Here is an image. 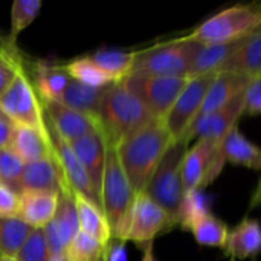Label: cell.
<instances>
[{"mask_svg":"<svg viewBox=\"0 0 261 261\" xmlns=\"http://www.w3.org/2000/svg\"><path fill=\"white\" fill-rule=\"evenodd\" d=\"M216 73H208L196 78H190L180 95L177 96L176 102L162 119L167 130L173 136L174 141L180 139L194 119L199 116L202 104L205 101L206 92L214 80Z\"/></svg>","mask_w":261,"mask_h":261,"instance_id":"11","label":"cell"},{"mask_svg":"<svg viewBox=\"0 0 261 261\" xmlns=\"http://www.w3.org/2000/svg\"><path fill=\"white\" fill-rule=\"evenodd\" d=\"M188 145L190 144L185 139H177L168 147L144 191L170 216L174 228L177 226L179 206L185 194L182 184V164Z\"/></svg>","mask_w":261,"mask_h":261,"instance_id":"6","label":"cell"},{"mask_svg":"<svg viewBox=\"0 0 261 261\" xmlns=\"http://www.w3.org/2000/svg\"><path fill=\"white\" fill-rule=\"evenodd\" d=\"M156 119L122 83L107 86L98 115L106 144L118 147L121 141Z\"/></svg>","mask_w":261,"mask_h":261,"instance_id":"2","label":"cell"},{"mask_svg":"<svg viewBox=\"0 0 261 261\" xmlns=\"http://www.w3.org/2000/svg\"><path fill=\"white\" fill-rule=\"evenodd\" d=\"M136 194L119 162L116 147L107 144L101 185V206L110 225L112 239H121Z\"/></svg>","mask_w":261,"mask_h":261,"instance_id":"4","label":"cell"},{"mask_svg":"<svg viewBox=\"0 0 261 261\" xmlns=\"http://www.w3.org/2000/svg\"><path fill=\"white\" fill-rule=\"evenodd\" d=\"M11 150L24 164L46 159L54 154L49 135H43L41 132L24 125H14Z\"/></svg>","mask_w":261,"mask_h":261,"instance_id":"23","label":"cell"},{"mask_svg":"<svg viewBox=\"0 0 261 261\" xmlns=\"http://www.w3.org/2000/svg\"><path fill=\"white\" fill-rule=\"evenodd\" d=\"M14 125L9 119H0V148H11Z\"/></svg>","mask_w":261,"mask_h":261,"instance_id":"41","label":"cell"},{"mask_svg":"<svg viewBox=\"0 0 261 261\" xmlns=\"http://www.w3.org/2000/svg\"><path fill=\"white\" fill-rule=\"evenodd\" d=\"M248 116H261V76L252 78L245 90V113Z\"/></svg>","mask_w":261,"mask_h":261,"instance_id":"38","label":"cell"},{"mask_svg":"<svg viewBox=\"0 0 261 261\" xmlns=\"http://www.w3.org/2000/svg\"><path fill=\"white\" fill-rule=\"evenodd\" d=\"M225 255L231 261H243L261 254V223L254 219H243L229 229L223 246Z\"/></svg>","mask_w":261,"mask_h":261,"instance_id":"18","label":"cell"},{"mask_svg":"<svg viewBox=\"0 0 261 261\" xmlns=\"http://www.w3.org/2000/svg\"><path fill=\"white\" fill-rule=\"evenodd\" d=\"M63 69L72 80L81 84H86L89 87L101 89V87H107L113 84V80L107 76L89 57L75 58L69 61L67 64H63Z\"/></svg>","mask_w":261,"mask_h":261,"instance_id":"31","label":"cell"},{"mask_svg":"<svg viewBox=\"0 0 261 261\" xmlns=\"http://www.w3.org/2000/svg\"><path fill=\"white\" fill-rule=\"evenodd\" d=\"M127 242L112 239L106 248V261H127L128 252H127Z\"/></svg>","mask_w":261,"mask_h":261,"instance_id":"40","label":"cell"},{"mask_svg":"<svg viewBox=\"0 0 261 261\" xmlns=\"http://www.w3.org/2000/svg\"><path fill=\"white\" fill-rule=\"evenodd\" d=\"M18 210L20 196L6 185L0 184V219L18 217Z\"/></svg>","mask_w":261,"mask_h":261,"instance_id":"39","label":"cell"},{"mask_svg":"<svg viewBox=\"0 0 261 261\" xmlns=\"http://www.w3.org/2000/svg\"><path fill=\"white\" fill-rule=\"evenodd\" d=\"M23 168L24 162L11 148H0V184L6 185L18 196L21 193Z\"/></svg>","mask_w":261,"mask_h":261,"instance_id":"35","label":"cell"},{"mask_svg":"<svg viewBox=\"0 0 261 261\" xmlns=\"http://www.w3.org/2000/svg\"><path fill=\"white\" fill-rule=\"evenodd\" d=\"M223 141L197 139L188 150L182 164V184L184 190H199L213 184L226 164L223 156Z\"/></svg>","mask_w":261,"mask_h":261,"instance_id":"9","label":"cell"},{"mask_svg":"<svg viewBox=\"0 0 261 261\" xmlns=\"http://www.w3.org/2000/svg\"><path fill=\"white\" fill-rule=\"evenodd\" d=\"M41 0H15L11 6V29L8 41L15 44V40L21 31H24L38 15L41 9Z\"/></svg>","mask_w":261,"mask_h":261,"instance_id":"33","label":"cell"},{"mask_svg":"<svg viewBox=\"0 0 261 261\" xmlns=\"http://www.w3.org/2000/svg\"><path fill=\"white\" fill-rule=\"evenodd\" d=\"M211 202L213 199L202 188L187 191L179 206L177 226L184 231H191L196 223L211 214Z\"/></svg>","mask_w":261,"mask_h":261,"instance_id":"29","label":"cell"},{"mask_svg":"<svg viewBox=\"0 0 261 261\" xmlns=\"http://www.w3.org/2000/svg\"><path fill=\"white\" fill-rule=\"evenodd\" d=\"M0 261H18L14 257H6V255H0Z\"/></svg>","mask_w":261,"mask_h":261,"instance_id":"46","label":"cell"},{"mask_svg":"<svg viewBox=\"0 0 261 261\" xmlns=\"http://www.w3.org/2000/svg\"><path fill=\"white\" fill-rule=\"evenodd\" d=\"M24 60L18 54L15 44H8L0 52V96L8 90L17 72L23 67Z\"/></svg>","mask_w":261,"mask_h":261,"instance_id":"36","label":"cell"},{"mask_svg":"<svg viewBox=\"0 0 261 261\" xmlns=\"http://www.w3.org/2000/svg\"><path fill=\"white\" fill-rule=\"evenodd\" d=\"M121 83L148 109L156 119H164L187 86L188 78L130 73Z\"/></svg>","mask_w":261,"mask_h":261,"instance_id":"8","label":"cell"},{"mask_svg":"<svg viewBox=\"0 0 261 261\" xmlns=\"http://www.w3.org/2000/svg\"><path fill=\"white\" fill-rule=\"evenodd\" d=\"M73 200L78 213L80 232H84L107 246L109 242L112 240V229L102 210L76 193H73Z\"/></svg>","mask_w":261,"mask_h":261,"instance_id":"25","label":"cell"},{"mask_svg":"<svg viewBox=\"0 0 261 261\" xmlns=\"http://www.w3.org/2000/svg\"><path fill=\"white\" fill-rule=\"evenodd\" d=\"M199 43L185 37L136 50L132 73L188 78Z\"/></svg>","mask_w":261,"mask_h":261,"instance_id":"5","label":"cell"},{"mask_svg":"<svg viewBox=\"0 0 261 261\" xmlns=\"http://www.w3.org/2000/svg\"><path fill=\"white\" fill-rule=\"evenodd\" d=\"M47 261H69V257H67V252H63V254L50 257Z\"/></svg>","mask_w":261,"mask_h":261,"instance_id":"44","label":"cell"},{"mask_svg":"<svg viewBox=\"0 0 261 261\" xmlns=\"http://www.w3.org/2000/svg\"><path fill=\"white\" fill-rule=\"evenodd\" d=\"M107 87H89L86 84H81L75 80H69V84L61 96V99L58 102H61L63 106L84 113L90 118L98 119L99 115V107H101V101L104 96Z\"/></svg>","mask_w":261,"mask_h":261,"instance_id":"26","label":"cell"},{"mask_svg":"<svg viewBox=\"0 0 261 261\" xmlns=\"http://www.w3.org/2000/svg\"><path fill=\"white\" fill-rule=\"evenodd\" d=\"M243 113H245V92L237 95L231 102H228L222 109L208 115L197 116L180 139H185L188 144L193 139L223 141L225 136L234 127H237V122Z\"/></svg>","mask_w":261,"mask_h":261,"instance_id":"13","label":"cell"},{"mask_svg":"<svg viewBox=\"0 0 261 261\" xmlns=\"http://www.w3.org/2000/svg\"><path fill=\"white\" fill-rule=\"evenodd\" d=\"M0 223H2V219H0Z\"/></svg>","mask_w":261,"mask_h":261,"instance_id":"48","label":"cell"},{"mask_svg":"<svg viewBox=\"0 0 261 261\" xmlns=\"http://www.w3.org/2000/svg\"><path fill=\"white\" fill-rule=\"evenodd\" d=\"M106 245L84 232H78L66 252L69 261H106Z\"/></svg>","mask_w":261,"mask_h":261,"instance_id":"34","label":"cell"},{"mask_svg":"<svg viewBox=\"0 0 261 261\" xmlns=\"http://www.w3.org/2000/svg\"><path fill=\"white\" fill-rule=\"evenodd\" d=\"M249 83H251V78L248 76L231 73V72H217L206 92L199 116L208 115L222 109L223 106L231 102L237 95L245 92Z\"/></svg>","mask_w":261,"mask_h":261,"instance_id":"21","label":"cell"},{"mask_svg":"<svg viewBox=\"0 0 261 261\" xmlns=\"http://www.w3.org/2000/svg\"><path fill=\"white\" fill-rule=\"evenodd\" d=\"M46 127H47V135H49L54 158H55L67 185L70 187V190L73 193L81 194L83 197L89 199L90 202H93L95 205H98L102 210L101 199L96 196L86 170L83 168L81 162L78 161V158L72 151L70 145L57 133V130L54 128V125L50 124V121L47 118H46Z\"/></svg>","mask_w":261,"mask_h":261,"instance_id":"12","label":"cell"},{"mask_svg":"<svg viewBox=\"0 0 261 261\" xmlns=\"http://www.w3.org/2000/svg\"><path fill=\"white\" fill-rule=\"evenodd\" d=\"M69 190L70 187L67 185L54 154L46 159L24 164L23 174H21V193L23 191H52V193L60 194Z\"/></svg>","mask_w":261,"mask_h":261,"instance_id":"17","label":"cell"},{"mask_svg":"<svg viewBox=\"0 0 261 261\" xmlns=\"http://www.w3.org/2000/svg\"><path fill=\"white\" fill-rule=\"evenodd\" d=\"M44 116L50 121L57 133L69 144L75 139H80L92 132L101 130L98 119L90 118L84 113L75 112L58 101L41 102Z\"/></svg>","mask_w":261,"mask_h":261,"instance_id":"15","label":"cell"},{"mask_svg":"<svg viewBox=\"0 0 261 261\" xmlns=\"http://www.w3.org/2000/svg\"><path fill=\"white\" fill-rule=\"evenodd\" d=\"M136 50H119V49H99L92 55H87L113 83H121L132 73Z\"/></svg>","mask_w":261,"mask_h":261,"instance_id":"28","label":"cell"},{"mask_svg":"<svg viewBox=\"0 0 261 261\" xmlns=\"http://www.w3.org/2000/svg\"><path fill=\"white\" fill-rule=\"evenodd\" d=\"M0 119H9L6 115H5V112H3V109H2V106H0ZM11 121V119H9Z\"/></svg>","mask_w":261,"mask_h":261,"instance_id":"47","label":"cell"},{"mask_svg":"<svg viewBox=\"0 0 261 261\" xmlns=\"http://www.w3.org/2000/svg\"><path fill=\"white\" fill-rule=\"evenodd\" d=\"M0 106L5 115L15 125L31 127L41 132L43 135H47L43 106L24 69V63L23 67L17 72L8 90L0 96Z\"/></svg>","mask_w":261,"mask_h":261,"instance_id":"7","label":"cell"},{"mask_svg":"<svg viewBox=\"0 0 261 261\" xmlns=\"http://www.w3.org/2000/svg\"><path fill=\"white\" fill-rule=\"evenodd\" d=\"M18 261H47L50 258L44 229L43 228H34L29 234L28 240L15 255Z\"/></svg>","mask_w":261,"mask_h":261,"instance_id":"37","label":"cell"},{"mask_svg":"<svg viewBox=\"0 0 261 261\" xmlns=\"http://www.w3.org/2000/svg\"><path fill=\"white\" fill-rule=\"evenodd\" d=\"M173 142L174 139L164 121L153 119L118 144V158L135 194L145 191L165 151Z\"/></svg>","mask_w":261,"mask_h":261,"instance_id":"1","label":"cell"},{"mask_svg":"<svg viewBox=\"0 0 261 261\" xmlns=\"http://www.w3.org/2000/svg\"><path fill=\"white\" fill-rule=\"evenodd\" d=\"M249 210L254 211V210H261V177L258 180V185L255 188V191L252 193V197H251V202H249Z\"/></svg>","mask_w":261,"mask_h":261,"instance_id":"42","label":"cell"},{"mask_svg":"<svg viewBox=\"0 0 261 261\" xmlns=\"http://www.w3.org/2000/svg\"><path fill=\"white\" fill-rule=\"evenodd\" d=\"M173 228L174 225L170 216L145 193H141L135 197L119 240L135 242L139 248H144L145 245L153 243L159 234L168 232Z\"/></svg>","mask_w":261,"mask_h":261,"instance_id":"10","label":"cell"},{"mask_svg":"<svg viewBox=\"0 0 261 261\" xmlns=\"http://www.w3.org/2000/svg\"><path fill=\"white\" fill-rule=\"evenodd\" d=\"M60 194L52 191H23L18 219L32 228H44L55 216Z\"/></svg>","mask_w":261,"mask_h":261,"instance_id":"20","label":"cell"},{"mask_svg":"<svg viewBox=\"0 0 261 261\" xmlns=\"http://www.w3.org/2000/svg\"><path fill=\"white\" fill-rule=\"evenodd\" d=\"M50 257L66 252L67 246L80 232L78 213L73 200V191L60 193L58 208L54 219L43 228Z\"/></svg>","mask_w":261,"mask_h":261,"instance_id":"14","label":"cell"},{"mask_svg":"<svg viewBox=\"0 0 261 261\" xmlns=\"http://www.w3.org/2000/svg\"><path fill=\"white\" fill-rule=\"evenodd\" d=\"M29 72L34 75L31 83L41 102L61 99L70 80V76L63 69V64H52L40 60L32 63Z\"/></svg>","mask_w":261,"mask_h":261,"instance_id":"19","label":"cell"},{"mask_svg":"<svg viewBox=\"0 0 261 261\" xmlns=\"http://www.w3.org/2000/svg\"><path fill=\"white\" fill-rule=\"evenodd\" d=\"M261 31V3L226 8L194 28L185 38L199 44H228Z\"/></svg>","mask_w":261,"mask_h":261,"instance_id":"3","label":"cell"},{"mask_svg":"<svg viewBox=\"0 0 261 261\" xmlns=\"http://www.w3.org/2000/svg\"><path fill=\"white\" fill-rule=\"evenodd\" d=\"M219 72H231L251 80L261 76V31L243 38Z\"/></svg>","mask_w":261,"mask_h":261,"instance_id":"22","label":"cell"},{"mask_svg":"<svg viewBox=\"0 0 261 261\" xmlns=\"http://www.w3.org/2000/svg\"><path fill=\"white\" fill-rule=\"evenodd\" d=\"M223 156L225 161L237 165L261 171V148L251 142L239 127H234L223 139Z\"/></svg>","mask_w":261,"mask_h":261,"instance_id":"24","label":"cell"},{"mask_svg":"<svg viewBox=\"0 0 261 261\" xmlns=\"http://www.w3.org/2000/svg\"><path fill=\"white\" fill-rule=\"evenodd\" d=\"M9 44V41H8V38H3L2 35H0V52L6 47Z\"/></svg>","mask_w":261,"mask_h":261,"instance_id":"45","label":"cell"},{"mask_svg":"<svg viewBox=\"0 0 261 261\" xmlns=\"http://www.w3.org/2000/svg\"><path fill=\"white\" fill-rule=\"evenodd\" d=\"M190 232H193L196 242L200 246L223 249L228 234H229V228L219 217H216L214 214H210L205 219H202L199 223H196Z\"/></svg>","mask_w":261,"mask_h":261,"instance_id":"32","label":"cell"},{"mask_svg":"<svg viewBox=\"0 0 261 261\" xmlns=\"http://www.w3.org/2000/svg\"><path fill=\"white\" fill-rule=\"evenodd\" d=\"M242 40L228 44H199L188 80L208 73H217L228 61V58L237 50Z\"/></svg>","mask_w":261,"mask_h":261,"instance_id":"27","label":"cell"},{"mask_svg":"<svg viewBox=\"0 0 261 261\" xmlns=\"http://www.w3.org/2000/svg\"><path fill=\"white\" fill-rule=\"evenodd\" d=\"M72 151L86 170L96 196L101 199V185L106 164V138L101 130L92 132L80 139L69 142Z\"/></svg>","mask_w":261,"mask_h":261,"instance_id":"16","label":"cell"},{"mask_svg":"<svg viewBox=\"0 0 261 261\" xmlns=\"http://www.w3.org/2000/svg\"><path fill=\"white\" fill-rule=\"evenodd\" d=\"M144 255H142V261H158L154 258V252H153V243L145 245L144 248H141Z\"/></svg>","mask_w":261,"mask_h":261,"instance_id":"43","label":"cell"},{"mask_svg":"<svg viewBox=\"0 0 261 261\" xmlns=\"http://www.w3.org/2000/svg\"><path fill=\"white\" fill-rule=\"evenodd\" d=\"M32 226L24 223L18 217L2 219L0 223V255L14 257L18 254L29 234L32 232Z\"/></svg>","mask_w":261,"mask_h":261,"instance_id":"30","label":"cell"}]
</instances>
